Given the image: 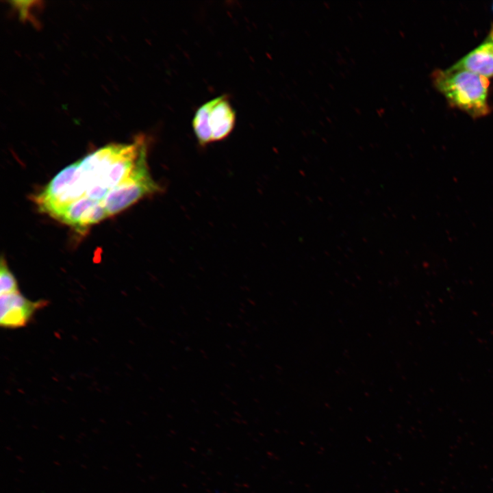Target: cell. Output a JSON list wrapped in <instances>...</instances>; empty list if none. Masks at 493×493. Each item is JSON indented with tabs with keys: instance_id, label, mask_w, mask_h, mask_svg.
<instances>
[{
	"instance_id": "1",
	"label": "cell",
	"mask_w": 493,
	"mask_h": 493,
	"mask_svg": "<svg viewBox=\"0 0 493 493\" xmlns=\"http://www.w3.org/2000/svg\"><path fill=\"white\" fill-rule=\"evenodd\" d=\"M431 77L434 87L444 97L450 106L466 112L473 118L490 113L488 79L466 70L451 67L444 70L437 68Z\"/></svg>"
},
{
	"instance_id": "2",
	"label": "cell",
	"mask_w": 493,
	"mask_h": 493,
	"mask_svg": "<svg viewBox=\"0 0 493 493\" xmlns=\"http://www.w3.org/2000/svg\"><path fill=\"white\" fill-rule=\"evenodd\" d=\"M236 123V112L225 96L203 104L196 112L192 127L201 145L227 137Z\"/></svg>"
},
{
	"instance_id": "3",
	"label": "cell",
	"mask_w": 493,
	"mask_h": 493,
	"mask_svg": "<svg viewBox=\"0 0 493 493\" xmlns=\"http://www.w3.org/2000/svg\"><path fill=\"white\" fill-rule=\"evenodd\" d=\"M161 187L146 172L112 189L101 205L108 216L116 214L147 195L157 193Z\"/></svg>"
},
{
	"instance_id": "4",
	"label": "cell",
	"mask_w": 493,
	"mask_h": 493,
	"mask_svg": "<svg viewBox=\"0 0 493 493\" xmlns=\"http://www.w3.org/2000/svg\"><path fill=\"white\" fill-rule=\"evenodd\" d=\"M0 296V325L5 329L27 326L35 314L48 305L45 300L31 301L20 291Z\"/></svg>"
},
{
	"instance_id": "5",
	"label": "cell",
	"mask_w": 493,
	"mask_h": 493,
	"mask_svg": "<svg viewBox=\"0 0 493 493\" xmlns=\"http://www.w3.org/2000/svg\"><path fill=\"white\" fill-rule=\"evenodd\" d=\"M451 67L466 70L487 79L493 77V24L482 42Z\"/></svg>"
},
{
	"instance_id": "6",
	"label": "cell",
	"mask_w": 493,
	"mask_h": 493,
	"mask_svg": "<svg viewBox=\"0 0 493 493\" xmlns=\"http://www.w3.org/2000/svg\"><path fill=\"white\" fill-rule=\"evenodd\" d=\"M97 203L88 197L79 199L66 207L56 219L77 229L83 216Z\"/></svg>"
},
{
	"instance_id": "7",
	"label": "cell",
	"mask_w": 493,
	"mask_h": 493,
	"mask_svg": "<svg viewBox=\"0 0 493 493\" xmlns=\"http://www.w3.org/2000/svg\"><path fill=\"white\" fill-rule=\"evenodd\" d=\"M0 268V295L19 291L16 279L3 258H1Z\"/></svg>"
},
{
	"instance_id": "8",
	"label": "cell",
	"mask_w": 493,
	"mask_h": 493,
	"mask_svg": "<svg viewBox=\"0 0 493 493\" xmlns=\"http://www.w3.org/2000/svg\"><path fill=\"white\" fill-rule=\"evenodd\" d=\"M492 11H493V3H492Z\"/></svg>"
}]
</instances>
